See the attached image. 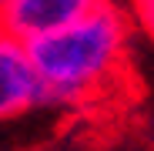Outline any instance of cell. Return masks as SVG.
<instances>
[{
	"mask_svg": "<svg viewBox=\"0 0 154 151\" xmlns=\"http://www.w3.org/2000/svg\"><path fill=\"white\" fill-rule=\"evenodd\" d=\"M40 104H47V97L27 44L0 27V121L27 114Z\"/></svg>",
	"mask_w": 154,
	"mask_h": 151,
	"instance_id": "obj_2",
	"label": "cell"
},
{
	"mask_svg": "<svg viewBox=\"0 0 154 151\" xmlns=\"http://www.w3.org/2000/svg\"><path fill=\"white\" fill-rule=\"evenodd\" d=\"M7 4H10V0H0V10H4V7H7Z\"/></svg>",
	"mask_w": 154,
	"mask_h": 151,
	"instance_id": "obj_5",
	"label": "cell"
},
{
	"mask_svg": "<svg viewBox=\"0 0 154 151\" xmlns=\"http://www.w3.org/2000/svg\"><path fill=\"white\" fill-rule=\"evenodd\" d=\"M100 4L104 0H10L0 10V27L27 44L70 27L91 10H97Z\"/></svg>",
	"mask_w": 154,
	"mask_h": 151,
	"instance_id": "obj_3",
	"label": "cell"
},
{
	"mask_svg": "<svg viewBox=\"0 0 154 151\" xmlns=\"http://www.w3.org/2000/svg\"><path fill=\"white\" fill-rule=\"evenodd\" d=\"M27 50L47 104H81L121 74L127 54V20L117 4L104 0L70 27L27 40Z\"/></svg>",
	"mask_w": 154,
	"mask_h": 151,
	"instance_id": "obj_1",
	"label": "cell"
},
{
	"mask_svg": "<svg viewBox=\"0 0 154 151\" xmlns=\"http://www.w3.org/2000/svg\"><path fill=\"white\" fill-rule=\"evenodd\" d=\"M131 7H134V17L141 24V30L154 37V0H131Z\"/></svg>",
	"mask_w": 154,
	"mask_h": 151,
	"instance_id": "obj_4",
	"label": "cell"
}]
</instances>
